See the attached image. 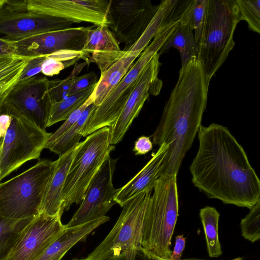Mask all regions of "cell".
<instances>
[{"mask_svg":"<svg viewBox=\"0 0 260 260\" xmlns=\"http://www.w3.org/2000/svg\"><path fill=\"white\" fill-rule=\"evenodd\" d=\"M92 103H93V99L90 95L83 105L75 110L65 120L64 122L54 133H52L46 144L55 141L63 135L77 121L85 109Z\"/></svg>","mask_w":260,"mask_h":260,"instance_id":"cell-33","label":"cell"},{"mask_svg":"<svg viewBox=\"0 0 260 260\" xmlns=\"http://www.w3.org/2000/svg\"><path fill=\"white\" fill-rule=\"evenodd\" d=\"M80 142L55 160V168L46 188L40 213L62 215V191L66 179Z\"/></svg>","mask_w":260,"mask_h":260,"instance_id":"cell-20","label":"cell"},{"mask_svg":"<svg viewBox=\"0 0 260 260\" xmlns=\"http://www.w3.org/2000/svg\"><path fill=\"white\" fill-rule=\"evenodd\" d=\"M91 27H70L40 34L13 42L15 46V54L31 58L46 56L61 50L80 51Z\"/></svg>","mask_w":260,"mask_h":260,"instance_id":"cell-17","label":"cell"},{"mask_svg":"<svg viewBox=\"0 0 260 260\" xmlns=\"http://www.w3.org/2000/svg\"><path fill=\"white\" fill-rule=\"evenodd\" d=\"M186 238L183 235H178L175 238V244L170 257L167 260H180L185 248Z\"/></svg>","mask_w":260,"mask_h":260,"instance_id":"cell-38","label":"cell"},{"mask_svg":"<svg viewBox=\"0 0 260 260\" xmlns=\"http://www.w3.org/2000/svg\"><path fill=\"white\" fill-rule=\"evenodd\" d=\"M210 81L197 56L180 69L178 81L151 136L153 144L169 145L160 176L177 175L201 125Z\"/></svg>","mask_w":260,"mask_h":260,"instance_id":"cell-2","label":"cell"},{"mask_svg":"<svg viewBox=\"0 0 260 260\" xmlns=\"http://www.w3.org/2000/svg\"><path fill=\"white\" fill-rule=\"evenodd\" d=\"M29 58L15 54L0 57V85L20 77Z\"/></svg>","mask_w":260,"mask_h":260,"instance_id":"cell-28","label":"cell"},{"mask_svg":"<svg viewBox=\"0 0 260 260\" xmlns=\"http://www.w3.org/2000/svg\"><path fill=\"white\" fill-rule=\"evenodd\" d=\"M153 144L149 137L142 136L135 142L134 151L136 155H143L151 151Z\"/></svg>","mask_w":260,"mask_h":260,"instance_id":"cell-37","label":"cell"},{"mask_svg":"<svg viewBox=\"0 0 260 260\" xmlns=\"http://www.w3.org/2000/svg\"><path fill=\"white\" fill-rule=\"evenodd\" d=\"M48 82L45 77L38 76L18 81L5 100L43 131L47 127L52 104Z\"/></svg>","mask_w":260,"mask_h":260,"instance_id":"cell-14","label":"cell"},{"mask_svg":"<svg viewBox=\"0 0 260 260\" xmlns=\"http://www.w3.org/2000/svg\"><path fill=\"white\" fill-rule=\"evenodd\" d=\"M55 165V160L41 159L21 174L0 182V215L26 220L39 214Z\"/></svg>","mask_w":260,"mask_h":260,"instance_id":"cell-6","label":"cell"},{"mask_svg":"<svg viewBox=\"0 0 260 260\" xmlns=\"http://www.w3.org/2000/svg\"><path fill=\"white\" fill-rule=\"evenodd\" d=\"M46 56H39L29 58L22 71L18 80V82L24 81L37 76L41 73L42 66Z\"/></svg>","mask_w":260,"mask_h":260,"instance_id":"cell-34","label":"cell"},{"mask_svg":"<svg viewBox=\"0 0 260 260\" xmlns=\"http://www.w3.org/2000/svg\"><path fill=\"white\" fill-rule=\"evenodd\" d=\"M190 167L193 185L208 198L251 208L260 200V181L243 148L228 128L201 125Z\"/></svg>","mask_w":260,"mask_h":260,"instance_id":"cell-1","label":"cell"},{"mask_svg":"<svg viewBox=\"0 0 260 260\" xmlns=\"http://www.w3.org/2000/svg\"><path fill=\"white\" fill-rule=\"evenodd\" d=\"M73 260H89V259H87L86 258H85V259H73Z\"/></svg>","mask_w":260,"mask_h":260,"instance_id":"cell-45","label":"cell"},{"mask_svg":"<svg viewBox=\"0 0 260 260\" xmlns=\"http://www.w3.org/2000/svg\"><path fill=\"white\" fill-rule=\"evenodd\" d=\"M242 236L254 243L260 238V200L250 209L240 222Z\"/></svg>","mask_w":260,"mask_h":260,"instance_id":"cell-30","label":"cell"},{"mask_svg":"<svg viewBox=\"0 0 260 260\" xmlns=\"http://www.w3.org/2000/svg\"><path fill=\"white\" fill-rule=\"evenodd\" d=\"M169 145L162 144L145 166L126 184L120 188L115 198L116 204L122 207L125 203L141 192L153 189L160 177L162 164Z\"/></svg>","mask_w":260,"mask_h":260,"instance_id":"cell-19","label":"cell"},{"mask_svg":"<svg viewBox=\"0 0 260 260\" xmlns=\"http://www.w3.org/2000/svg\"><path fill=\"white\" fill-rule=\"evenodd\" d=\"M109 220L104 216L84 224L66 228L35 260H60L77 243L85 240L99 226Z\"/></svg>","mask_w":260,"mask_h":260,"instance_id":"cell-21","label":"cell"},{"mask_svg":"<svg viewBox=\"0 0 260 260\" xmlns=\"http://www.w3.org/2000/svg\"><path fill=\"white\" fill-rule=\"evenodd\" d=\"M5 129V122L0 120V145L3 138V135Z\"/></svg>","mask_w":260,"mask_h":260,"instance_id":"cell-42","label":"cell"},{"mask_svg":"<svg viewBox=\"0 0 260 260\" xmlns=\"http://www.w3.org/2000/svg\"><path fill=\"white\" fill-rule=\"evenodd\" d=\"M88 54L89 63H95L103 73L124 54L119 43L111 30L105 24L91 26L81 50Z\"/></svg>","mask_w":260,"mask_h":260,"instance_id":"cell-18","label":"cell"},{"mask_svg":"<svg viewBox=\"0 0 260 260\" xmlns=\"http://www.w3.org/2000/svg\"><path fill=\"white\" fill-rule=\"evenodd\" d=\"M138 251L132 250L123 252L118 255L110 257L106 260H135Z\"/></svg>","mask_w":260,"mask_h":260,"instance_id":"cell-41","label":"cell"},{"mask_svg":"<svg viewBox=\"0 0 260 260\" xmlns=\"http://www.w3.org/2000/svg\"><path fill=\"white\" fill-rule=\"evenodd\" d=\"M208 1L192 0L186 11L190 25L194 30V38L197 45L201 37Z\"/></svg>","mask_w":260,"mask_h":260,"instance_id":"cell-32","label":"cell"},{"mask_svg":"<svg viewBox=\"0 0 260 260\" xmlns=\"http://www.w3.org/2000/svg\"><path fill=\"white\" fill-rule=\"evenodd\" d=\"M155 54L140 74L118 119L110 127V143L114 145L124 137L150 94L158 95L162 82L158 78L160 63Z\"/></svg>","mask_w":260,"mask_h":260,"instance_id":"cell-12","label":"cell"},{"mask_svg":"<svg viewBox=\"0 0 260 260\" xmlns=\"http://www.w3.org/2000/svg\"><path fill=\"white\" fill-rule=\"evenodd\" d=\"M148 205L141 252L151 260H167L179 212L177 175L160 176Z\"/></svg>","mask_w":260,"mask_h":260,"instance_id":"cell-3","label":"cell"},{"mask_svg":"<svg viewBox=\"0 0 260 260\" xmlns=\"http://www.w3.org/2000/svg\"><path fill=\"white\" fill-rule=\"evenodd\" d=\"M60 215L40 213L21 230L6 260H35L66 228Z\"/></svg>","mask_w":260,"mask_h":260,"instance_id":"cell-13","label":"cell"},{"mask_svg":"<svg viewBox=\"0 0 260 260\" xmlns=\"http://www.w3.org/2000/svg\"><path fill=\"white\" fill-rule=\"evenodd\" d=\"M117 159L110 155L103 162L90 181L81 204L67 228L84 224L105 216L116 203L114 199L119 189L112 183Z\"/></svg>","mask_w":260,"mask_h":260,"instance_id":"cell-11","label":"cell"},{"mask_svg":"<svg viewBox=\"0 0 260 260\" xmlns=\"http://www.w3.org/2000/svg\"><path fill=\"white\" fill-rule=\"evenodd\" d=\"M96 83L80 92L71 94L63 99L52 102L47 127L66 120L83 105L93 92Z\"/></svg>","mask_w":260,"mask_h":260,"instance_id":"cell-24","label":"cell"},{"mask_svg":"<svg viewBox=\"0 0 260 260\" xmlns=\"http://www.w3.org/2000/svg\"><path fill=\"white\" fill-rule=\"evenodd\" d=\"M243 257H238L232 259L230 260H242ZM180 260H206V259H197V258H190V259H180Z\"/></svg>","mask_w":260,"mask_h":260,"instance_id":"cell-43","label":"cell"},{"mask_svg":"<svg viewBox=\"0 0 260 260\" xmlns=\"http://www.w3.org/2000/svg\"><path fill=\"white\" fill-rule=\"evenodd\" d=\"M7 3V0H0V10L2 9Z\"/></svg>","mask_w":260,"mask_h":260,"instance_id":"cell-44","label":"cell"},{"mask_svg":"<svg viewBox=\"0 0 260 260\" xmlns=\"http://www.w3.org/2000/svg\"><path fill=\"white\" fill-rule=\"evenodd\" d=\"M241 20H245L249 28L260 33V1L236 0Z\"/></svg>","mask_w":260,"mask_h":260,"instance_id":"cell-31","label":"cell"},{"mask_svg":"<svg viewBox=\"0 0 260 260\" xmlns=\"http://www.w3.org/2000/svg\"><path fill=\"white\" fill-rule=\"evenodd\" d=\"M70 20L32 12H11L4 7L0 10V34L12 42L38 34L71 27Z\"/></svg>","mask_w":260,"mask_h":260,"instance_id":"cell-16","label":"cell"},{"mask_svg":"<svg viewBox=\"0 0 260 260\" xmlns=\"http://www.w3.org/2000/svg\"><path fill=\"white\" fill-rule=\"evenodd\" d=\"M95 107L93 103L89 105L83 111L77 121L59 139L52 143L46 144L45 148L60 156L78 145L82 137V129Z\"/></svg>","mask_w":260,"mask_h":260,"instance_id":"cell-25","label":"cell"},{"mask_svg":"<svg viewBox=\"0 0 260 260\" xmlns=\"http://www.w3.org/2000/svg\"><path fill=\"white\" fill-rule=\"evenodd\" d=\"M159 5L149 0H111L106 25L128 51L142 36Z\"/></svg>","mask_w":260,"mask_h":260,"instance_id":"cell-10","label":"cell"},{"mask_svg":"<svg viewBox=\"0 0 260 260\" xmlns=\"http://www.w3.org/2000/svg\"><path fill=\"white\" fill-rule=\"evenodd\" d=\"M241 20L236 0L208 1L197 58L209 81L234 47V32Z\"/></svg>","mask_w":260,"mask_h":260,"instance_id":"cell-4","label":"cell"},{"mask_svg":"<svg viewBox=\"0 0 260 260\" xmlns=\"http://www.w3.org/2000/svg\"><path fill=\"white\" fill-rule=\"evenodd\" d=\"M180 21L161 26L153 40L141 52L118 85L111 94L91 112L82 129V137L104 127H111L118 119L136 82L143 69L157 53L164 44L180 24Z\"/></svg>","mask_w":260,"mask_h":260,"instance_id":"cell-7","label":"cell"},{"mask_svg":"<svg viewBox=\"0 0 260 260\" xmlns=\"http://www.w3.org/2000/svg\"><path fill=\"white\" fill-rule=\"evenodd\" d=\"M152 191H144L124 203L112 230L86 259L106 260L126 251H141L144 219Z\"/></svg>","mask_w":260,"mask_h":260,"instance_id":"cell-9","label":"cell"},{"mask_svg":"<svg viewBox=\"0 0 260 260\" xmlns=\"http://www.w3.org/2000/svg\"><path fill=\"white\" fill-rule=\"evenodd\" d=\"M172 47L177 49L180 53L181 67L186 66L193 57H198L197 45L186 11L180 24L165 42L158 53L160 56Z\"/></svg>","mask_w":260,"mask_h":260,"instance_id":"cell-23","label":"cell"},{"mask_svg":"<svg viewBox=\"0 0 260 260\" xmlns=\"http://www.w3.org/2000/svg\"><path fill=\"white\" fill-rule=\"evenodd\" d=\"M5 129L0 145V182L26 162L39 159L52 133L43 131L6 100L0 107Z\"/></svg>","mask_w":260,"mask_h":260,"instance_id":"cell-5","label":"cell"},{"mask_svg":"<svg viewBox=\"0 0 260 260\" xmlns=\"http://www.w3.org/2000/svg\"><path fill=\"white\" fill-rule=\"evenodd\" d=\"M203 227L208 255L217 257L222 254L218 237V222L220 214L214 207L206 206L201 208L199 213Z\"/></svg>","mask_w":260,"mask_h":260,"instance_id":"cell-26","label":"cell"},{"mask_svg":"<svg viewBox=\"0 0 260 260\" xmlns=\"http://www.w3.org/2000/svg\"><path fill=\"white\" fill-rule=\"evenodd\" d=\"M111 0H27L26 11L64 18L74 23L106 24Z\"/></svg>","mask_w":260,"mask_h":260,"instance_id":"cell-15","label":"cell"},{"mask_svg":"<svg viewBox=\"0 0 260 260\" xmlns=\"http://www.w3.org/2000/svg\"><path fill=\"white\" fill-rule=\"evenodd\" d=\"M68 67L65 63L46 55L42 66L41 73L48 76L58 74L61 71Z\"/></svg>","mask_w":260,"mask_h":260,"instance_id":"cell-36","label":"cell"},{"mask_svg":"<svg viewBox=\"0 0 260 260\" xmlns=\"http://www.w3.org/2000/svg\"><path fill=\"white\" fill-rule=\"evenodd\" d=\"M110 127H104L86 137L74 156L62 191L61 213L81 203L92 179L115 149L110 144Z\"/></svg>","mask_w":260,"mask_h":260,"instance_id":"cell-8","label":"cell"},{"mask_svg":"<svg viewBox=\"0 0 260 260\" xmlns=\"http://www.w3.org/2000/svg\"><path fill=\"white\" fill-rule=\"evenodd\" d=\"M20 77L12 81L0 85V107L5 102L6 98L18 82Z\"/></svg>","mask_w":260,"mask_h":260,"instance_id":"cell-39","label":"cell"},{"mask_svg":"<svg viewBox=\"0 0 260 260\" xmlns=\"http://www.w3.org/2000/svg\"><path fill=\"white\" fill-rule=\"evenodd\" d=\"M31 219L14 220L0 215V260H6L20 232Z\"/></svg>","mask_w":260,"mask_h":260,"instance_id":"cell-27","label":"cell"},{"mask_svg":"<svg viewBox=\"0 0 260 260\" xmlns=\"http://www.w3.org/2000/svg\"><path fill=\"white\" fill-rule=\"evenodd\" d=\"M140 54L139 52H124L117 61L101 74L90 94L95 106L100 105L114 90Z\"/></svg>","mask_w":260,"mask_h":260,"instance_id":"cell-22","label":"cell"},{"mask_svg":"<svg viewBox=\"0 0 260 260\" xmlns=\"http://www.w3.org/2000/svg\"><path fill=\"white\" fill-rule=\"evenodd\" d=\"M98 82L97 76L93 72L76 77L71 87L69 95L82 91Z\"/></svg>","mask_w":260,"mask_h":260,"instance_id":"cell-35","label":"cell"},{"mask_svg":"<svg viewBox=\"0 0 260 260\" xmlns=\"http://www.w3.org/2000/svg\"><path fill=\"white\" fill-rule=\"evenodd\" d=\"M88 63L87 61L76 64L71 73L63 80H49L48 91L52 102L59 101L69 95L74 79L82 69Z\"/></svg>","mask_w":260,"mask_h":260,"instance_id":"cell-29","label":"cell"},{"mask_svg":"<svg viewBox=\"0 0 260 260\" xmlns=\"http://www.w3.org/2000/svg\"><path fill=\"white\" fill-rule=\"evenodd\" d=\"M15 51L13 42L0 38V57L15 54Z\"/></svg>","mask_w":260,"mask_h":260,"instance_id":"cell-40","label":"cell"}]
</instances>
